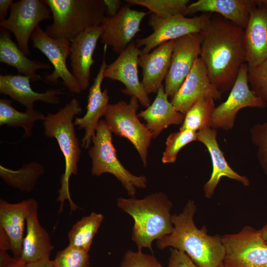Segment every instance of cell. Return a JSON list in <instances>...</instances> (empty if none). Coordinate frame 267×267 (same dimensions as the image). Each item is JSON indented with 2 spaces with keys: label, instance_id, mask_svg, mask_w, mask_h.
I'll return each mask as SVG.
<instances>
[{
  "label": "cell",
  "instance_id": "7bdbcfd3",
  "mask_svg": "<svg viewBox=\"0 0 267 267\" xmlns=\"http://www.w3.org/2000/svg\"><path fill=\"white\" fill-rule=\"evenodd\" d=\"M27 263L23 261L20 257L12 258L5 264L0 267H26Z\"/></svg>",
  "mask_w": 267,
  "mask_h": 267
},
{
  "label": "cell",
  "instance_id": "603a6c76",
  "mask_svg": "<svg viewBox=\"0 0 267 267\" xmlns=\"http://www.w3.org/2000/svg\"><path fill=\"white\" fill-rule=\"evenodd\" d=\"M34 200L29 199L16 203L0 200V227L8 237L15 257L21 256L24 225Z\"/></svg>",
  "mask_w": 267,
  "mask_h": 267
},
{
  "label": "cell",
  "instance_id": "b9f144b4",
  "mask_svg": "<svg viewBox=\"0 0 267 267\" xmlns=\"http://www.w3.org/2000/svg\"><path fill=\"white\" fill-rule=\"evenodd\" d=\"M11 245L8 237L4 231L0 227V251L10 250Z\"/></svg>",
  "mask_w": 267,
  "mask_h": 267
},
{
  "label": "cell",
  "instance_id": "ab89813d",
  "mask_svg": "<svg viewBox=\"0 0 267 267\" xmlns=\"http://www.w3.org/2000/svg\"><path fill=\"white\" fill-rule=\"evenodd\" d=\"M50 256H46L34 261L27 263L26 267H53Z\"/></svg>",
  "mask_w": 267,
  "mask_h": 267
},
{
  "label": "cell",
  "instance_id": "f6af8a7d",
  "mask_svg": "<svg viewBox=\"0 0 267 267\" xmlns=\"http://www.w3.org/2000/svg\"><path fill=\"white\" fill-rule=\"evenodd\" d=\"M219 267H225L223 265L222 263Z\"/></svg>",
  "mask_w": 267,
  "mask_h": 267
},
{
  "label": "cell",
  "instance_id": "52a82bcc",
  "mask_svg": "<svg viewBox=\"0 0 267 267\" xmlns=\"http://www.w3.org/2000/svg\"><path fill=\"white\" fill-rule=\"evenodd\" d=\"M139 101L132 96L129 103L121 100L109 104L105 122L112 133L128 139L134 146L144 167L147 166L148 148L152 134L136 114Z\"/></svg>",
  "mask_w": 267,
  "mask_h": 267
},
{
  "label": "cell",
  "instance_id": "4316f807",
  "mask_svg": "<svg viewBox=\"0 0 267 267\" xmlns=\"http://www.w3.org/2000/svg\"><path fill=\"white\" fill-rule=\"evenodd\" d=\"M0 62L15 68L19 73L29 77L34 81L42 79L37 70L52 68L48 63L27 57L12 41L9 31L3 28L0 31Z\"/></svg>",
  "mask_w": 267,
  "mask_h": 267
},
{
  "label": "cell",
  "instance_id": "d6a6232c",
  "mask_svg": "<svg viewBox=\"0 0 267 267\" xmlns=\"http://www.w3.org/2000/svg\"><path fill=\"white\" fill-rule=\"evenodd\" d=\"M197 132L190 130L179 131L170 134L166 140L162 163H174L179 150L189 143L197 140Z\"/></svg>",
  "mask_w": 267,
  "mask_h": 267
},
{
  "label": "cell",
  "instance_id": "484cf974",
  "mask_svg": "<svg viewBox=\"0 0 267 267\" xmlns=\"http://www.w3.org/2000/svg\"><path fill=\"white\" fill-rule=\"evenodd\" d=\"M254 0H199L187 6V15L196 12L217 14L245 29Z\"/></svg>",
  "mask_w": 267,
  "mask_h": 267
},
{
  "label": "cell",
  "instance_id": "7c38bea8",
  "mask_svg": "<svg viewBox=\"0 0 267 267\" xmlns=\"http://www.w3.org/2000/svg\"><path fill=\"white\" fill-rule=\"evenodd\" d=\"M31 40L33 46L44 54L53 67L51 74L44 76L45 81L56 84L61 79L71 93H80V87L66 64L67 58L70 54V43L49 37L40 26L33 33Z\"/></svg>",
  "mask_w": 267,
  "mask_h": 267
},
{
  "label": "cell",
  "instance_id": "74e56055",
  "mask_svg": "<svg viewBox=\"0 0 267 267\" xmlns=\"http://www.w3.org/2000/svg\"><path fill=\"white\" fill-rule=\"evenodd\" d=\"M167 267H198L183 252L171 248Z\"/></svg>",
  "mask_w": 267,
  "mask_h": 267
},
{
  "label": "cell",
  "instance_id": "d6986e66",
  "mask_svg": "<svg viewBox=\"0 0 267 267\" xmlns=\"http://www.w3.org/2000/svg\"><path fill=\"white\" fill-rule=\"evenodd\" d=\"M102 32L101 25L89 28L70 43L71 73L82 91L89 86L91 67L94 62L93 55Z\"/></svg>",
  "mask_w": 267,
  "mask_h": 267
},
{
  "label": "cell",
  "instance_id": "ac0fdd59",
  "mask_svg": "<svg viewBox=\"0 0 267 267\" xmlns=\"http://www.w3.org/2000/svg\"><path fill=\"white\" fill-rule=\"evenodd\" d=\"M107 47L106 45H104L102 63L89 88L86 113L81 118L76 117L74 121L75 126H78L79 129L85 131L81 145L84 149L89 148L92 138L95 135L99 119L101 117L104 116L109 104L108 90L105 89L102 91L101 88L104 78L103 74L107 66L105 60Z\"/></svg>",
  "mask_w": 267,
  "mask_h": 267
},
{
  "label": "cell",
  "instance_id": "cb8c5ba5",
  "mask_svg": "<svg viewBox=\"0 0 267 267\" xmlns=\"http://www.w3.org/2000/svg\"><path fill=\"white\" fill-rule=\"evenodd\" d=\"M26 232L22 243L20 258L26 263L50 254L54 247L46 230L41 224L38 217V205L35 200L27 218Z\"/></svg>",
  "mask_w": 267,
  "mask_h": 267
},
{
  "label": "cell",
  "instance_id": "ffe728a7",
  "mask_svg": "<svg viewBox=\"0 0 267 267\" xmlns=\"http://www.w3.org/2000/svg\"><path fill=\"white\" fill-rule=\"evenodd\" d=\"M30 79L23 75H0V93L9 96L25 107L27 111H35L34 103L38 100L53 104L59 103V95L63 93L62 89H51L44 92H37L32 89Z\"/></svg>",
  "mask_w": 267,
  "mask_h": 267
},
{
  "label": "cell",
  "instance_id": "30bf717a",
  "mask_svg": "<svg viewBox=\"0 0 267 267\" xmlns=\"http://www.w3.org/2000/svg\"><path fill=\"white\" fill-rule=\"evenodd\" d=\"M51 13L44 0H20L12 3L9 16L0 22V26L13 34L20 49L28 55L33 33L41 22L51 19Z\"/></svg>",
  "mask_w": 267,
  "mask_h": 267
},
{
  "label": "cell",
  "instance_id": "7402d4cb",
  "mask_svg": "<svg viewBox=\"0 0 267 267\" xmlns=\"http://www.w3.org/2000/svg\"><path fill=\"white\" fill-rule=\"evenodd\" d=\"M216 137V129L211 127L197 132V140L207 147L212 162L213 170L211 177L203 187L205 195L208 198L213 196L220 179L223 177L237 180L245 186L250 184V181L247 177L238 174L228 164Z\"/></svg>",
  "mask_w": 267,
  "mask_h": 267
},
{
  "label": "cell",
  "instance_id": "4fadbf2b",
  "mask_svg": "<svg viewBox=\"0 0 267 267\" xmlns=\"http://www.w3.org/2000/svg\"><path fill=\"white\" fill-rule=\"evenodd\" d=\"M200 33L186 35L175 40L170 67L165 80L164 90L171 98L192 70L201 52Z\"/></svg>",
  "mask_w": 267,
  "mask_h": 267
},
{
  "label": "cell",
  "instance_id": "2e32d148",
  "mask_svg": "<svg viewBox=\"0 0 267 267\" xmlns=\"http://www.w3.org/2000/svg\"><path fill=\"white\" fill-rule=\"evenodd\" d=\"M244 43L249 71L267 59V0H254L244 29Z\"/></svg>",
  "mask_w": 267,
  "mask_h": 267
},
{
  "label": "cell",
  "instance_id": "44dd1931",
  "mask_svg": "<svg viewBox=\"0 0 267 267\" xmlns=\"http://www.w3.org/2000/svg\"><path fill=\"white\" fill-rule=\"evenodd\" d=\"M175 40L164 43L151 52L140 54L138 66L142 69L141 82L144 90L148 95L158 92L168 73Z\"/></svg>",
  "mask_w": 267,
  "mask_h": 267
},
{
  "label": "cell",
  "instance_id": "60d3db41",
  "mask_svg": "<svg viewBox=\"0 0 267 267\" xmlns=\"http://www.w3.org/2000/svg\"><path fill=\"white\" fill-rule=\"evenodd\" d=\"M13 2V0H0V21L6 19V16L9 8Z\"/></svg>",
  "mask_w": 267,
  "mask_h": 267
},
{
  "label": "cell",
  "instance_id": "5b68a950",
  "mask_svg": "<svg viewBox=\"0 0 267 267\" xmlns=\"http://www.w3.org/2000/svg\"><path fill=\"white\" fill-rule=\"evenodd\" d=\"M51 10L53 23L45 33L69 43L89 28L101 26L106 7L103 0H44Z\"/></svg>",
  "mask_w": 267,
  "mask_h": 267
},
{
  "label": "cell",
  "instance_id": "e0dca14e",
  "mask_svg": "<svg viewBox=\"0 0 267 267\" xmlns=\"http://www.w3.org/2000/svg\"><path fill=\"white\" fill-rule=\"evenodd\" d=\"M203 96L220 99L222 93L212 83L206 67L199 57L171 102L176 110L185 115L188 109Z\"/></svg>",
  "mask_w": 267,
  "mask_h": 267
},
{
  "label": "cell",
  "instance_id": "f1b7e54d",
  "mask_svg": "<svg viewBox=\"0 0 267 267\" xmlns=\"http://www.w3.org/2000/svg\"><path fill=\"white\" fill-rule=\"evenodd\" d=\"M103 218L101 214L93 212L77 222L68 232L69 245L89 252Z\"/></svg>",
  "mask_w": 267,
  "mask_h": 267
},
{
  "label": "cell",
  "instance_id": "83f0119b",
  "mask_svg": "<svg viewBox=\"0 0 267 267\" xmlns=\"http://www.w3.org/2000/svg\"><path fill=\"white\" fill-rule=\"evenodd\" d=\"M40 163L32 162L18 170H12L0 165V177L8 185L29 192L33 190L39 178L44 174Z\"/></svg>",
  "mask_w": 267,
  "mask_h": 267
},
{
  "label": "cell",
  "instance_id": "f35d334b",
  "mask_svg": "<svg viewBox=\"0 0 267 267\" xmlns=\"http://www.w3.org/2000/svg\"><path fill=\"white\" fill-rule=\"evenodd\" d=\"M106 7V12L108 16L115 15L121 8L122 2L119 0H103Z\"/></svg>",
  "mask_w": 267,
  "mask_h": 267
},
{
  "label": "cell",
  "instance_id": "d4e9b609",
  "mask_svg": "<svg viewBox=\"0 0 267 267\" xmlns=\"http://www.w3.org/2000/svg\"><path fill=\"white\" fill-rule=\"evenodd\" d=\"M168 97L162 85L153 103L138 114V117L146 121V127L151 133L152 138L169 126L179 125L184 120V115L176 110Z\"/></svg>",
  "mask_w": 267,
  "mask_h": 267
},
{
  "label": "cell",
  "instance_id": "5bb4252c",
  "mask_svg": "<svg viewBox=\"0 0 267 267\" xmlns=\"http://www.w3.org/2000/svg\"><path fill=\"white\" fill-rule=\"evenodd\" d=\"M141 50L136 46L135 41L132 42L109 65H107L103 76L123 83L125 88L123 93L135 97L140 103L146 107L150 105V99L139 80L138 75V58Z\"/></svg>",
  "mask_w": 267,
  "mask_h": 267
},
{
  "label": "cell",
  "instance_id": "1f68e13d",
  "mask_svg": "<svg viewBox=\"0 0 267 267\" xmlns=\"http://www.w3.org/2000/svg\"><path fill=\"white\" fill-rule=\"evenodd\" d=\"M129 5H137L145 7L160 17L187 15L189 0H126Z\"/></svg>",
  "mask_w": 267,
  "mask_h": 267
},
{
  "label": "cell",
  "instance_id": "9c48e42d",
  "mask_svg": "<svg viewBox=\"0 0 267 267\" xmlns=\"http://www.w3.org/2000/svg\"><path fill=\"white\" fill-rule=\"evenodd\" d=\"M212 14H203L192 18L181 15L160 17L152 14L148 24L153 31L148 36L136 40L137 47L143 46L141 53H147L160 44L194 33H200L208 23Z\"/></svg>",
  "mask_w": 267,
  "mask_h": 267
},
{
  "label": "cell",
  "instance_id": "ee69618b",
  "mask_svg": "<svg viewBox=\"0 0 267 267\" xmlns=\"http://www.w3.org/2000/svg\"><path fill=\"white\" fill-rule=\"evenodd\" d=\"M262 237L267 243V223L259 230Z\"/></svg>",
  "mask_w": 267,
  "mask_h": 267
},
{
  "label": "cell",
  "instance_id": "4dcf8cb0",
  "mask_svg": "<svg viewBox=\"0 0 267 267\" xmlns=\"http://www.w3.org/2000/svg\"><path fill=\"white\" fill-rule=\"evenodd\" d=\"M216 106L210 96L200 98L187 111L179 131L190 130L198 132L210 127L212 113Z\"/></svg>",
  "mask_w": 267,
  "mask_h": 267
},
{
  "label": "cell",
  "instance_id": "e575fe53",
  "mask_svg": "<svg viewBox=\"0 0 267 267\" xmlns=\"http://www.w3.org/2000/svg\"><path fill=\"white\" fill-rule=\"evenodd\" d=\"M250 132L251 142L257 148L258 162L267 175V121L256 124Z\"/></svg>",
  "mask_w": 267,
  "mask_h": 267
},
{
  "label": "cell",
  "instance_id": "3957f363",
  "mask_svg": "<svg viewBox=\"0 0 267 267\" xmlns=\"http://www.w3.org/2000/svg\"><path fill=\"white\" fill-rule=\"evenodd\" d=\"M117 206L134 219L132 238L138 251L144 248L153 252L152 242L173 230L171 211L173 204L163 192L151 193L142 199H117Z\"/></svg>",
  "mask_w": 267,
  "mask_h": 267
},
{
  "label": "cell",
  "instance_id": "f546056e",
  "mask_svg": "<svg viewBox=\"0 0 267 267\" xmlns=\"http://www.w3.org/2000/svg\"><path fill=\"white\" fill-rule=\"evenodd\" d=\"M11 102L7 99H0V126L22 127L24 130L23 137L30 136L35 122L44 121L45 116L36 111L20 112L12 106Z\"/></svg>",
  "mask_w": 267,
  "mask_h": 267
},
{
  "label": "cell",
  "instance_id": "7a4b0ae2",
  "mask_svg": "<svg viewBox=\"0 0 267 267\" xmlns=\"http://www.w3.org/2000/svg\"><path fill=\"white\" fill-rule=\"evenodd\" d=\"M196 206L189 200L182 211L172 216L171 233L157 240V247H167L184 252L198 267H219L225 256V248L219 235H210L204 226L199 229L194 222Z\"/></svg>",
  "mask_w": 267,
  "mask_h": 267
},
{
  "label": "cell",
  "instance_id": "9a60e30c",
  "mask_svg": "<svg viewBox=\"0 0 267 267\" xmlns=\"http://www.w3.org/2000/svg\"><path fill=\"white\" fill-rule=\"evenodd\" d=\"M148 14L147 12L133 9L128 4L122 5L115 15L104 18L101 24V43L119 54L133 42L140 31L142 19Z\"/></svg>",
  "mask_w": 267,
  "mask_h": 267
},
{
  "label": "cell",
  "instance_id": "836d02e7",
  "mask_svg": "<svg viewBox=\"0 0 267 267\" xmlns=\"http://www.w3.org/2000/svg\"><path fill=\"white\" fill-rule=\"evenodd\" d=\"M53 267H89V252L68 245L58 252L52 261Z\"/></svg>",
  "mask_w": 267,
  "mask_h": 267
},
{
  "label": "cell",
  "instance_id": "8d00e7d4",
  "mask_svg": "<svg viewBox=\"0 0 267 267\" xmlns=\"http://www.w3.org/2000/svg\"><path fill=\"white\" fill-rule=\"evenodd\" d=\"M119 267H163L153 255L142 251L128 250L124 254Z\"/></svg>",
  "mask_w": 267,
  "mask_h": 267
},
{
  "label": "cell",
  "instance_id": "277c9868",
  "mask_svg": "<svg viewBox=\"0 0 267 267\" xmlns=\"http://www.w3.org/2000/svg\"><path fill=\"white\" fill-rule=\"evenodd\" d=\"M82 111L79 101L74 98L57 113H48L43 123L44 135L56 139L65 160V171L61 177L60 187L56 200L60 203L59 213L63 211L65 200L69 202L71 211L78 209L71 197L69 180L71 175L78 173L81 149L73 119Z\"/></svg>",
  "mask_w": 267,
  "mask_h": 267
},
{
  "label": "cell",
  "instance_id": "8992f818",
  "mask_svg": "<svg viewBox=\"0 0 267 267\" xmlns=\"http://www.w3.org/2000/svg\"><path fill=\"white\" fill-rule=\"evenodd\" d=\"M91 141L93 145L89 149V155L91 159L92 175L99 177L104 173L112 174L120 181L132 197H134L136 188L146 187L147 181L145 176L133 175L118 159L112 142V133L104 120L99 121Z\"/></svg>",
  "mask_w": 267,
  "mask_h": 267
},
{
  "label": "cell",
  "instance_id": "8fae6325",
  "mask_svg": "<svg viewBox=\"0 0 267 267\" xmlns=\"http://www.w3.org/2000/svg\"><path fill=\"white\" fill-rule=\"evenodd\" d=\"M248 74V66L245 62L240 69L228 98L214 109L210 123L211 128L231 130L240 110L245 107H266L267 104L250 89Z\"/></svg>",
  "mask_w": 267,
  "mask_h": 267
},
{
  "label": "cell",
  "instance_id": "d590c367",
  "mask_svg": "<svg viewBox=\"0 0 267 267\" xmlns=\"http://www.w3.org/2000/svg\"><path fill=\"white\" fill-rule=\"evenodd\" d=\"M248 80L254 93L267 104V59L248 71Z\"/></svg>",
  "mask_w": 267,
  "mask_h": 267
},
{
  "label": "cell",
  "instance_id": "6da1fadb",
  "mask_svg": "<svg viewBox=\"0 0 267 267\" xmlns=\"http://www.w3.org/2000/svg\"><path fill=\"white\" fill-rule=\"evenodd\" d=\"M200 33L199 57L212 83L222 94L231 89L246 62L244 29L214 14Z\"/></svg>",
  "mask_w": 267,
  "mask_h": 267
},
{
  "label": "cell",
  "instance_id": "ba28073f",
  "mask_svg": "<svg viewBox=\"0 0 267 267\" xmlns=\"http://www.w3.org/2000/svg\"><path fill=\"white\" fill-rule=\"evenodd\" d=\"M225 267H267V243L259 230L244 226L238 233L222 236Z\"/></svg>",
  "mask_w": 267,
  "mask_h": 267
}]
</instances>
